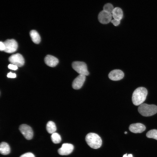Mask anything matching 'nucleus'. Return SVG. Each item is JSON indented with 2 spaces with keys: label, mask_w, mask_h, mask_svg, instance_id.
I'll use <instances>...</instances> for the list:
<instances>
[{
  "label": "nucleus",
  "mask_w": 157,
  "mask_h": 157,
  "mask_svg": "<svg viewBox=\"0 0 157 157\" xmlns=\"http://www.w3.org/2000/svg\"><path fill=\"white\" fill-rule=\"evenodd\" d=\"M115 26H118L120 23V20L113 19L110 22Z\"/></svg>",
  "instance_id": "obj_22"
},
{
  "label": "nucleus",
  "mask_w": 157,
  "mask_h": 157,
  "mask_svg": "<svg viewBox=\"0 0 157 157\" xmlns=\"http://www.w3.org/2000/svg\"><path fill=\"white\" fill-rule=\"evenodd\" d=\"M74 148L73 145L69 143L63 144L58 150V154L61 155H67L71 153Z\"/></svg>",
  "instance_id": "obj_9"
},
{
  "label": "nucleus",
  "mask_w": 157,
  "mask_h": 157,
  "mask_svg": "<svg viewBox=\"0 0 157 157\" xmlns=\"http://www.w3.org/2000/svg\"><path fill=\"white\" fill-rule=\"evenodd\" d=\"M10 152V148L8 144L5 142H2L0 144V152L2 155H6Z\"/></svg>",
  "instance_id": "obj_15"
},
{
  "label": "nucleus",
  "mask_w": 157,
  "mask_h": 157,
  "mask_svg": "<svg viewBox=\"0 0 157 157\" xmlns=\"http://www.w3.org/2000/svg\"><path fill=\"white\" fill-rule=\"evenodd\" d=\"M44 60L47 65L51 67H55L59 63V60L56 58L49 55L45 56Z\"/></svg>",
  "instance_id": "obj_13"
},
{
  "label": "nucleus",
  "mask_w": 157,
  "mask_h": 157,
  "mask_svg": "<svg viewBox=\"0 0 157 157\" xmlns=\"http://www.w3.org/2000/svg\"><path fill=\"white\" fill-rule=\"evenodd\" d=\"M46 129L48 133L50 134L55 132L56 127L55 123L52 121H49L46 125Z\"/></svg>",
  "instance_id": "obj_17"
},
{
  "label": "nucleus",
  "mask_w": 157,
  "mask_h": 157,
  "mask_svg": "<svg viewBox=\"0 0 157 157\" xmlns=\"http://www.w3.org/2000/svg\"><path fill=\"white\" fill-rule=\"evenodd\" d=\"M8 67L9 69L13 70H16L18 69L17 66L12 64H9Z\"/></svg>",
  "instance_id": "obj_23"
},
{
  "label": "nucleus",
  "mask_w": 157,
  "mask_h": 157,
  "mask_svg": "<svg viewBox=\"0 0 157 157\" xmlns=\"http://www.w3.org/2000/svg\"><path fill=\"white\" fill-rule=\"evenodd\" d=\"M51 138L52 142L55 144L59 143L61 140V137L60 135L56 132L52 134Z\"/></svg>",
  "instance_id": "obj_18"
},
{
  "label": "nucleus",
  "mask_w": 157,
  "mask_h": 157,
  "mask_svg": "<svg viewBox=\"0 0 157 157\" xmlns=\"http://www.w3.org/2000/svg\"><path fill=\"white\" fill-rule=\"evenodd\" d=\"M19 129L26 139L30 140L32 139L33 136V131L30 126L26 124H22L19 126Z\"/></svg>",
  "instance_id": "obj_7"
},
{
  "label": "nucleus",
  "mask_w": 157,
  "mask_h": 157,
  "mask_svg": "<svg viewBox=\"0 0 157 157\" xmlns=\"http://www.w3.org/2000/svg\"><path fill=\"white\" fill-rule=\"evenodd\" d=\"M5 48V47L3 42H0V50L1 51H4Z\"/></svg>",
  "instance_id": "obj_25"
},
{
  "label": "nucleus",
  "mask_w": 157,
  "mask_h": 157,
  "mask_svg": "<svg viewBox=\"0 0 157 157\" xmlns=\"http://www.w3.org/2000/svg\"><path fill=\"white\" fill-rule=\"evenodd\" d=\"M123 157H133V156L131 154H129L127 155V154H126L123 155Z\"/></svg>",
  "instance_id": "obj_26"
},
{
  "label": "nucleus",
  "mask_w": 157,
  "mask_h": 157,
  "mask_svg": "<svg viewBox=\"0 0 157 157\" xmlns=\"http://www.w3.org/2000/svg\"><path fill=\"white\" fill-rule=\"evenodd\" d=\"M72 66L73 69L79 74L87 76L89 74L87 65L84 62L78 61L74 62L72 63Z\"/></svg>",
  "instance_id": "obj_4"
},
{
  "label": "nucleus",
  "mask_w": 157,
  "mask_h": 157,
  "mask_svg": "<svg viewBox=\"0 0 157 157\" xmlns=\"http://www.w3.org/2000/svg\"><path fill=\"white\" fill-rule=\"evenodd\" d=\"M86 78V76L79 74L74 80L72 83V87L74 89H80L83 86Z\"/></svg>",
  "instance_id": "obj_10"
},
{
  "label": "nucleus",
  "mask_w": 157,
  "mask_h": 157,
  "mask_svg": "<svg viewBox=\"0 0 157 157\" xmlns=\"http://www.w3.org/2000/svg\"><path fill=\"white\" fill-rule=\"evenodd\" d=\"M114 8V7L112 4L107 3L104 6L103 10L112 14Z\"/></svg>",
  "instance_id": "obj_20"
},
{
  "label": "nucleus",
  "mask_w": 157,
  "mask_h": 157,
  "mask_svg": "<svg viewBox=\"0 0 157 157\" xmlns=\"http://www.w3.org/2000/svg\"><path fill=\"white\" fill-rule=\"evenodd\" d=\"M112 14L114 19L120 21L123 17L122 10L121 8L118 7L114 8Z\"/></svg>",
  "instance_id": "obj_14"
},
{
  "label": "nucleus",
  "mask_w": 157,
  "mask_h": 157,
  "mask_svg": "<svg viewBox=\"0 0 157 157\" xmlns=\"http://www.w3.org/2000/svg\"><path fill=\"white\" fill-rule=\"evenodd\" d=\"M112 17L111 13L103 10L99 14L98 19L100 23L103 24H106L111 22Z\"/></svg>",
  "instance_id": "obj_8"
},
{
  "label": "nucleus",
  "mask_w": 157,
  "mask_h": 157,
  "mask_svg": "<svg viewBox=\"0 0 157 157\" xmlns=\"http://www.w3.org/2000/svg\"><path fill=\"white\" fill-rule=\"evenodd\" d=\"M7 76L8 78H14L16 77V75L14 73L10 72L8 74Z\"/></svg>",
  "instance_id": "obj_24"
},
{
  "label": "nucleus",
  "mask_w": 157,
  "mask_h": 157,
  "mask_svg": "<svg viewBox=\"0 0 157 157\" xmlns=\"http://www.w3.org/2000/svg\"><path fill=\"white\" fill-rule=\"evenodd\" d=\"M124 76L123 72L119 69H114L111 71L108 74L109 78L113 81L119 80L123 78Z\"/></svg>",
  "instance_id": "obj_11"
},
{
  "label": "nucleus",
  "mask_w": 157,
  "mask_h": 157,
  "mask_svg": "<svg viewBox=\"0 0 157 157\" xmlns=\"http://www.w3.org/2000/svg\"><path fill=\"white\" fill-rule=\"evenodd\" d=\"M19 157H35L32 153L27 152L22 155Z\"/></svg>",
  "instance_id": "obj_21"
},
{
  "label": "nucleus",
  "mask_w": 157,
  "mask_h": 157,
  "mask_svg": "<svg viewBox=\"0 0 157 157\" xmlns=\"http://www.w3.org/2000/svg\"><path fill=\"white\" fill-rule=\"evenodd\" d=\"M5 47L4 51L12 53L16 51L18 48V44L14 39H7L3 42Z\"/></svg>",
  "instance_id": "obj_5"
},
{
  "label": "nucleus",
  "mask_w": 157,
  "mask_h": 157,
  "mask_svg": "<svg viewBox=\"0 0 157 157\" xmlns=\"http://www.w3.org/2000/svg\"><path fill=\"white\" fill-rule=\"evenodd\" d=\"M127 133V132L126 131H125V132H124V133H125V134H126Z\"/></svg>",
  "instance_id": "obj_27"
},
{
  "label": "nucleus",
  "mask_w": 157,
  "mask_h": 157,
  "mask_svg": "<svg viewBox=\"0 0 157 157\" xmlns=\"http://www.w3.org/2000/svg\"><path fill=\"white\" fill-rule=\"evenodd\" d=\"M8 60L12 64L19 67H22L24 63V57L19 53L12 55L9 57Z\"/></svg>",
  "instance_id": "obj_6"
},
{
  "label": "nucleus",
  "mask_w": 157,
  "mask_h": 157,
  "mask_svg": "<svg viewBox=\"0 0 157 157\" xmlns=\"http://www.w3.org/2000/svg\"><path fill=\"white\" fill-rule=\"evenodd\" d=\"M146 136L148 138H153L157 140V130H150L147 133Z\"/></svg>",
  "instance_id": "obj_19"
},
{
  "label": "nucleus",
  "mask_w": 157,
  "mask_h": 157,
  "mask_svg": "<svg viewBox=\"0 0 157 157\" xmlns=\"http://www.w3.org/2000/svg\"><path fill=\"white\" fill-rule=\"evenodd\" d=\"M30 35L34 43L36 44L40 43L41 41V38L37 31L35 30H32L30 31Z\"/></svg>",
  "instance_id": "obj_16"
},
{
  "label": "nucleus",
  "mask_w": 157,
  "mask_h": 157,
  "mask_svg": "<svg viewBox=\"0 0 157 157\" xmlns=\"http://www.w3.org/2000/svg\"><path fill=\"white\" fill-rule=\"evenodd\" d=\"M85 140L88 145L91 148L97 149L101 147L102 141L101 138L97 134L90 133L85 137Z\"/></svg>",
  "instance_id": "obj_2"
},
{
  "label": "nucleus",
  "mask_w": 157,
  "mask_h": 157,
  "mask_svg": "<svg viewBox=\"0 0 157 157\" xmlns=\"http://www.w3.org/2000/svg\"><path fill=\"white\" fill-rule=\"evenodd\" d=\"M130 131L134 133H141L146 129L145 126L140 123L131 124L129 127Z\"/></svg>",
  "instance_id": "obj_12"
},
{
  "label": "nucleus",
  "mask_w": 157,
  "mask_h": 157,
  "mask_svg": "<svg viewBox=\"0 0 157 157\" xmlns=\"http://www.w3.org/2000/svg\"><path fill=\"white\" fill-rule=\"evenodd\" d=\"M139 113L142 116L148 117L152 116L157 113V106L154 104L148 105L142 104L138 108Z\"/></svg>",
  "instance_id": "obj_3"
},
{
  "label": "nucleus",
  "mask_w": 157,
  "mask_h": 157,
  "mask_svg": "<svg viewBox=\"0 0 157 157\" xmlns=\"http://www.w3.org/2000/svg\"><path fill=\"white\" fill-rule=\"evenodd\" d=\"M147 93V90L143 87H139L135 90L132 97L133 104L138 106L142 104L145 100Z\"/></svg>",
  "instance_id": "obj_1"
}]
</instances>
